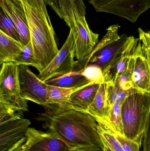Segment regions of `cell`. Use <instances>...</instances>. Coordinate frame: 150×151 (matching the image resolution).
<instances>
[{
  "label": "cell",
  "instance_id": "cell-23",
  "mask_svg": "<svg viewBox=\"0 0 150 151\" xmlns=\"http://www.w3.org/2000/svg\"><path fill=\"white\" fill-rule=\"evenodd\" d=\"M122 103H116L111 106L109 113V128L114 132L124 135L122 116Z\"/></svg>",
  "mask_w": 150,
  "mask_h": 151
},
{
  "label": "cell",
  "instance_id": "cell-1",
  "mask_svg": "<svg viewBox=\"0 0 150 151\" xmlns=\"http://www.w3.org/2000/svg\"><path fill=\"white\" fill-rule=\"evenodd\" d=\"M46 127L73 151H103L98 123L87 113L64 110L50 116Z\"/></svg>",
  "mask_w": 150,
  "mask_h": 151
},
{
  "label": "cell",
  "instance_id": "cell-6",
  "mask_svg": "<svg viewBox=\"0 0 150 151\" xmlns=\"http://www.w3.org/2000/svg\"><path fill=\"white\" fill-rule=\"evenodd\" d=\"M75 45L71 31L62 48L45 69L40 73L38 77L43 81L74 71L79 60L75 61Z\"/></svg>",
  "mask_w": 150,
  "mask_h": 151
},
{
  "label": "cell",
  "instance_id": "cell-27",
  "mask_svg": "<svg viewBox=\"0 0 150 151\" xmlns=\"http://www.w3.org/2000/svg\"><path fill=\"white\" fill-rule=\"evenodd\" d=\"M110 129L120 144L124 151H140L141 146L138 143L127 138L124 135L118 132H114L111 129Z\"/></svg>",
  "mask_w": 150,
  "mask_h": 151
},
{
  "label": "cell",
  "instance_id": "cell-22",
  "mask_svg": "<svg viewBox=\"0 0 150 151\" xmlns=\"http://www.w3.org/2000/svg\"><path fill=\"white\" fill-rule=\"evenodd\" d=\"M0 31L3 32L9 37L20 42V35L16 24L9 15L1 8L0 11Z\"/></svg>",
  "mask_w": 150,
  "mask_h": 151
},
{
  "label": "cell",
  "instance_id": "cell-11",
  "mask_svg": "<svg viewBox=\"0 0 150 151\" xmlns=\"http://www.w3.org/2000/svg\"><path fill=\"white\" fill-rule=\"evenodd\" d=\"M27 151H74L60 138L51 133L29 127L26 134Z\"/></svg>",
  "mask_w": 150,
  "mask_h": 151
},
{
  "label": "cell",
  "instance_id": "cell-5",
  "mask_svg": "<svg viewBox=\"0 0 150 151\" xmlns=\"http://www.w3.org/2000/svg\"><path fill=\"white\" fill-rule=\"evenodd\" d=\"M97 12L124 18L132 23L150 8V0H88Z\"/></svg>",
  "mask_w": 150,
  "mask_h": 151
},
{
  "label": "cell",
  "instance_id": "cell-8",
  "mask_svg": "<svg viewBox=\"0 0 150 151\" xmlns=\"http://www.w3.org/2000/svg\"><path fill=\"white\" fill-rule=\"evenodd\" d=\"M66 24L70 28L75 40V58L78 60L87 58L98 44L99 35L90 29L85 16H81Z\"/></svg>",
  "mask_w": 150,
  "mask_h": 151
},
{
  "label": "cell",
  "instance_id": "cell-21",
  "mask_svg": "<svg viewBox=\"0 0 150 151\" xmlns=\"http://www.w3.org/2000/svg\"><path fill=\"white\" fill-rule=\"evenodd\" d=\"M106 83L107 98L111 106L116 103H123L124 100L129 95L138 91L134 88L125 90L121 88L116 84Z\"/></svg>",
  "mask_w": 150,
  "mask_h": 151
},
{
  "label": "cell",
  "instance_id": "cell-30",
  "mask_svg": "<svg viewBox=\"0 0 150 151\" xmlns=\"http://www.w3.org/2000/svg\"><path fill=\"white\" fill-rule=\"evenodd\" d=\"M143 151H150V109L147 127L143 142Z\"/></svg>",
  "mask_w": 150,
  "mask_h": 151
},
{
  "label": "cell",
  "instance_id": "cell-16",
  "mask_svg": "<svg viewBox=\"0 0 150 151\" xmlns=\"http://www.w3.org/2000/svg\"><path fill=\"white\" fill-rule=\"evenodd\" d=\"M107 84L103 82L100 85L96 98L87 111L99 124L109 128V117L111 106L107 98Z\"/></svg>",
  "mask_w": 150,
  "mask_h": 151
},
{
  "label": "cell",
  "instance_id": "cell-28",
  "mask_svg": "<svg viewBox=\"0 0 150 151\" xmlns=\"http://www.w3.org/2000/svg\"><path fill=\"white\" fill-rule=\"evenodd\" d=\"M139 40L142 46L144 55L150 66V35L149 32H145L141 28H138Z\"/></svg>",
  "mask_w": 150,
  "mask_h": 151
},
{
  "label": "cell",
  "instance_id": "cell-9",
  "mask_svg": "<svg viewBox=\"0 0 150 151\" xmlns=\"http://www.w3.org/2000/svg\"><path fill=\"white\" fill-rule=\"evenodd\" d=\"M130 36L126 35L110 42L93 54H91L85 60L84 67L88 65H95L102 70L105 75L113 66L126 47Z\"/></svg>",
  "mask_w": 150,
  "mask_h": 151
},
{
  "label": "cell",
  "instance_id": "cell-33",
  "mask_svg": "<svg viewBox=\"0 0 150 151\" xmlns=\"http://www.w3.org/2000/svg\"><path fill=\"white\" fill-rule=\"evenodd\" d=\"M74 151H89L86 150H75Z\"/></svg>",
  "mask_w": 150,
  "mask_h": 151
},
{
  "label": "cell",
  "instance_id": "cell-7",
  "mask_svg": "<svg viewBox=\"0 0 150 151\" xmlns=\"http://www.w3.org/2000/svg\"><path fill=\"white\" fill-rule=\"evenodd\" d=\"M20 92L23 99L49 107L50 85L41 81L26 65L18 66Z\"/></svg>",
  "mask_w": 150,
  "mask_h": 151
},
{
  "label": "cell",
  "instance_id": "cell-2",
  "mask_svg": "<svg viewBox=\"0 0 150 151\" xmlns=\"http://www.w3.org/2000/svg\"><path fill=\"white\" fill-rule=\"evenodd\" d=\"M27 18L34 52L33 66L39 73L50 63L59 50L55 34L50 18H47L37 9L21 0Z\"/></svg>",
  "mask_w": 150,
  "mask_h": 151
},
{
  "label": "cell",
  "instance_id": "cell-10",
  "mask_svg": "<svg viewBox=\"0 0 150 151\" xmlns=\"http://www.w3.org/2000/svg\"><path fill=\"white\" fill-rule=\"evenodd\" d=\"M30 120L23 115L0 123V151H7L26 137L31 125Z\"/></svg>",
  "mask_w": 150,
  "mask_h": 151
},
{
  "label": "cell",
  "instance_id": "cell-20",
  "mask_svg": "<svg viewBox=\"0 0 150 151\" xmlns=\"http://www.w3.org/2000/svg\"><path fill=\"white\" fill-rule=\"evenodd\" d=\"M83 86L77 88H65L50 85L48 103L49 105H55L59 106V109L55 114L64 110L71 94L75 91L81 88Z\"/></svg>",
  "mask_w": 150,
  "mask_h": 151
},
{
  "label": "cell",
  "instance_id": "cell-25",
  "mask_svg": "<svg viewBox=\"0 0 150 151\" xmlns=\"http://www.w3.org/2000/svg\"><path fill=\"white\" fill-rule=\"evenodd\" d=\"M34 63V52L31 42L24 47L23 50L14 59L13 63L18 65L32 66Z\"/></svg>",
  "mask_w": 150,
  "mask_h": 151
},
{
  "label": "cell",
  "instance_id": "cell-14",
  "mask_svg": "<svg viewBox=\"0 0 150 151\" xmlns=\"http://www.w3.org/2000/svg\"><path fill=\"white\" fill-rule=\"evenodd\" d=\"M102 82H90L74 91L71 94L63 111L75 110L87 113L96 98Z\"/></svg>",
  "mask_w": 150,
  "mask_h": 151
},
{
  "label": "cell",
  "instance_id": "cell-15",
  "mask_svg": "<svg viewBox=\"0 0 150 151\" xmlns=\"http://www.w3.org/2000/svg\"><path fill=\"white\" fill-rule=\"evenodd\" d=\"M66 23L85 16L86 6L83 0H43Z\"/></svg>",
  "mask_w": 150,
  "mask_h": 151
},
{
  "label": "cell",
  "instance_id": "cell-12",
  "mask_svg": "<svg viewBox=\"0 0 150 151\" xmlns=\"http://www.w3.org/2000/svg\"><path fill=\"white\" fill-rule=\"evenodd\" d=\"M134 67L132 88L139 92L150 94V66L139 40L134 53Z\"/></svg>",
  "mask_w": 150,
  "mask_h": 151
},
{
  "label": "cell",
  "instance_id": "cell-18",
  "mask_svg": "<svg viewBox=\"0 0 150 151\" xmlns=\"http://www.w3.org/2000/svg\"><path fill=\"white\" fill-rule=\"evenodd\" d=\"M20 42L14 40L0 31V65L13 63L14 59L23 50Z\"/></svg>",
  "mask_w": 150,
  "mask_h": 151
},
{
  "label": "cell",
  "instance_id": "cell-34",
  "mask_svg": "<svg viewBox=\"0 0 150 151\" xmlns=\"http://www.w3.org/2000/svg\"><path fill=\"white\" fill-rule=\"evenodd\" d=\"M149 32V35H150V31H148Z\"/></svg>",
  "mask_w": 150,
  "mask_h": 151
},
{
  "label": "cell",
  "instance_id": "cell-32",
  "mask_svg": "<svg viewBox=\"0 0 150 151\" xmlns=\"http://www.w3.org/2000/svg\"><path fill=\"white\" fill-rule=\"evenodd\" d=\"M103 145V151H114L109 148L107 145L105 144H102Z\"/></svg>",
  "mask_w": 150,
  "mask_h": 151
},
{
  "label": "cell",
  "instance_id": "cell-3",
  "mask_svg": "<svg viewBox=\"0 0 150 151\" xmlns=\"http://www.w3.org/2000/svg\"><path fill=\"white\" fill-rule=\"evenodd\" d=\"M150 94L136 91L129 95L122 106L124 135L141 147L148 124Z\"/></svg>",
  "mask_w": 150,
  "mask_h": 151
},
{
  "label": "cell",
  "instance_id": "cell-4",
  "mask_svg": "<svg viewBox=\"0 0 150 151\" xmlns=\"http://www.w3.org/2000/svg\"><path fill=\"white\" fill-rule=\"evenodd\" d=\"M0 72V105L17 111H28L27 100L21 96L18 76L19 65L3 64Z\"/></svg>",
  "mask_w": 150,
  "mask_h": 151
},
{
  "label": "cell",
  "instance_id": "cell-17",
  "mask_svg": "<svg viewBox=\"0 0 150 151\" xmlns=\"http://www.w3.org/2000/svg\"><path fill=\"white\" fill-rule=\"evenodd\" d=\"M139 39L130 36L129 40L121 55L111 70L105 75V81L115 84L128 67L131 57Z\"/></svg>",
  "mask_w": 150,
  "mask_h": 151
},
{
  "label": "cell",
  "instance_id": "cell-29",
  "mask_svg": "<svg viewBox=\"0 0 150 151\" xmlns=\"http://www.w3.org/2000/svg\"><path fill=\"white\" fill-rule=\"evenodd\" d=\"M27 3L32 7L37 9L47 18L49 17L46 9V5L43 0H26Z\"/></svg>",
  "mask_w": 150,
  "mask_h": 151
},
{
  "label": "cell",
  "instance_id": "cell-13",
  "mask_svg": "<svg viewBox=\"0 0 150 151\" xmlns=\"http://www.w3.org/2000/svg\"><path fill=\"white\" fill-rule=\"evenodd\" d=\"M0 6L13 20L24 47L31 41L30 29L21 0H0Z\"/></svg>",
  "mask_w": 150,
  "mask_h": 151
},
{
  "label": "cell",
  "instance_id": "cell-24",
  "mask_svg": "<svg viewBox=\"0 0 150 151\" xmlns=\"http://www.w3.org/2000/svg\"><path fill=\"white\" fill-rule=\"evenodd\" d=\"M134 67V54L131 57L128 67L126 71L119 78L115 84L125 90H128L132 88V81Z\"/></svg>",
  "mask_w": 150,
  "mask_h": 151
},
{
  "label": "cell",
  "instance_id": "cell-31",
  "mask_svg": "<svg viewBox=\"0 0 150 151\" xmlns=\"http://www.w3.org/2000/svg\"><path fill=\"white\" fill-rule=\"evenodd\" d=\"M26 140V137H25L7 151H27L25 147Z\"/></svg>",
  "mask_w": 150,
  "mask_h": 151
},
{
  "label": "cell",
  "instance_id": "cell-26",
  "mask_svg": "<svg viewBox=\"0 0 150 151\" xmlns=\"http://www.w3.org/2000/svg\"><path fill=\"white\" fill-rule=\"evenodd\" d=\"M80 71L90 82L100 83L105 81L104 73L98 66L92 65H88Z\"/></svg>",
  "mask_w": 150,
  "mask_h": 151
},
{
  "label": "cell",
  "instance_id": "cell-19",
  "mask_svg": "<svg viewBox=\"0 0 150 151\" xmlns=\"http://www.w3.org/2000/svg\"><path fill=\"white\" fill-rule=\"evenodd\" d=\"M90 82L81 71H74L65 75L60 76L45 81L48 85L65 88L80 87Z\"/></svg>",
  "mask_w": 150,
  "mask_h": 151
}]
</instances>
